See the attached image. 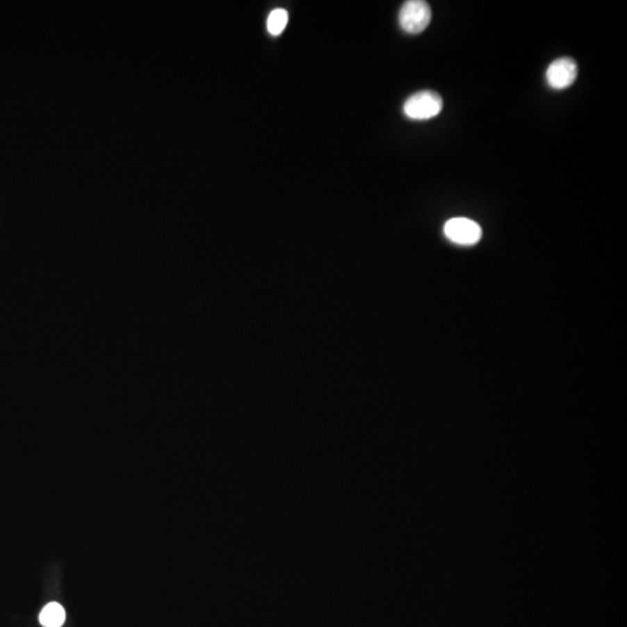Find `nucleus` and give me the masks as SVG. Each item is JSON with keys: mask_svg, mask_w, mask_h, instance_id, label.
I'll use <instances>...</instances> for the list:
<instances>
[{"mask_svg": "<svg viewBox=\"0 0 627 627\" xmlns=\"http://www.w3.org/2000/svg\"><path fill=\"white\" fill-rule=\"evenodd\" d=\"M443 99L437 92L425 90L410 95L403 105V113L412 120H429L443 110Z\"/></svg>", "mask_w": 627, "mask_h": 627, "instance_id": "1", "label": "nucleus"}, {"mask_svg": "<svg viewBox=\"0 0 627 627\" xmlns=\"http://www.w3.org/2000/svg\"><path fill=\"white\" fill-rule=\"evenodd\" d=\"M288 22V13L284 8H275L270 13L266 27L271 35L278 36L284 32Z\"/></svg>", "mask_w": 627, "mask_h": 627, "instance_id": "6", "label": "nucleus"}, {"mask_svg": "<svg viewBox=\"0 0 627 627\" xmlns=\"http://www.w3.org/2000/svg\"><path fill=\"white\" fill-rule=\"evenodd\" d=\"M65 621V611L58 603H49L40 613V623L44 627H60Z\"/></svg>", "mask_w": 627, "mask_h": 627, "instance_id": "5", "label": "nucleus"}, {"mask_svg": "<svg viewBox=\"0 0 627 627\" xmlns=\"http://www.w3.org/2000/svg\"><path fill=\"white\" fill-rule=\"evenodd\" d=\"M445 236L453 243L460 245H474L481 240V227L467 218H453L444 226Z\"/></svg>", "mask_w": 627, "mask_h": 627, "instance_id": "3", "label": "nucleus"}, {"mask_svg": "<svg viewBox=\"0 0 627 627\" xmlns=\"http://www.w3.org/2000/svg\"><path fill=\"white\" fill-rule=\"evenodd\" d=\"M578 78V64L571 57L553 60L547 67V84L554 90H564L571 86Z\"/></svg>", "mask_w": 627, "mask_h": 627, "instance_id": "4", "label": "nucleus"}, {"mask_svg": "<svg viewBox=\"0 0 627 627\" xmlns=\"http://www.w3.org/2000/svg\"><path fill=\"white\" fill-rule=\"evenodd\" d=\"M431 22L430 5L423 0L405 1L398 15L401 28L408 34H420Z\"/></svg>", "mask_w": 627, "mask_h": 627, "instance_id": "2", "label": "nucleus"}]
</instances>
